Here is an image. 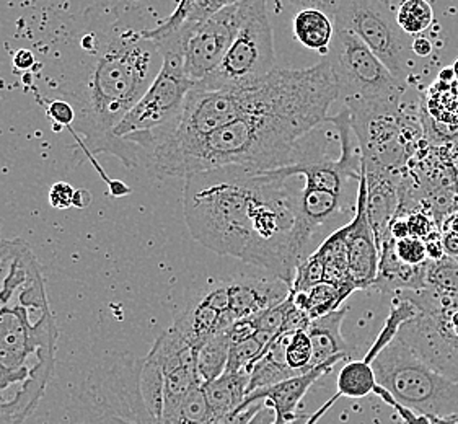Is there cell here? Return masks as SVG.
I'll return each instance as SVG.
<instances>
[{
    "mask_svg": "<svg viewBox=\"0 0 458 424\" xmlns=\"http://www.w3.org/2000/svg\"><path fill=\"white\" fill-rule=\"evenodd\" d=\"M230 340L227 332L216 333L198 350L196 369L202 386L220 377L229 360Z\"/></svg>",
    "mask_w": 458,
    "mask_h": 424,
    "instance_id": "obj_23",
    "label": "cell"
},
{
    "mask_svg": "<svg viewBox=\"0 0 458 424\" xmlns=\"http://www.w3.org/2000/svg\"><path fill=\"white\" fill-rule=\"evenodd\" d=\"M394 253H396V259L408 267H421L428 261L426 245L422 240L416 237L394 240Z\"/></svg>",
    "mask_w": 458,
    "mask_h": 424,
    "instance_id": "obj_30",
    "label": "cell"
},
{
    "mask_svg": "<svg viewBox=\"0 0 458 424\" xmlns=\"http://www.w3.org/2000/svg\"><path fill=\"white\" fill-rule=\"evenodd\" d=\"M366 170H402L426 142L421 120L402 100L344 103Z\"/></svg>",
    "mask_w": 458,
    "mask_h": 424,
    "instance_id": "obj_5",
    "label": "cell"
},
{
    "mask_svg": "<svg viewBox=\"0 0 458 424\" xmlns=\"http://www.w3.org/2000/svg\"><path fill=\"white\" fill-rule=\"evenodd\" d=\"M57 326L33 250L0 240V424H23L53 377Z\"/></svg>",
    "mask_w": 458,
    "mask_h": 424,
    "instance_id": "obj_2",
    "label": "cell"
},
{
    "mask_svg": "<svg viewBox=\"0 0 458 424\" xmlns=\"http://www.w3.org/2000/svg\"><path fill=\"white\" fill-rule=\"evenodd\" d=\"M162 55L142 31L121 30L103 43L71 105L73 131L92 152H113L111 134L144 97L162 69Z\"/></svg>",
    "mask_w": 458,
    "mask_h": 424,
    "instance_id": "obj_4",
    "label": "cell"
},
{
    "mask_svg": "<svg viewBox=\"0 0 458 424\" xmlns=\"http://www.w3.org/2000/svg\"><path fill=\"white\" fill-rule=\"evenodd\" d=\"M338 83L343 102L402 100L408 83L396 79L366 43L346 28L335 25L330 53L325 57Z\"/></svg>",
    "mask_w": 458,
    "mask_h": 424,
    "instance_id": "obj_10",
    "label": "cell"
},
{
    "mask_svg": "<svg viewBox=\"0 0 458 424\" xmlns=\"http://www.w3.org/2000/svg\"><path fill=\"white\" fill-rule=\"evenodd\" d=\"M92 203V194L89 193L87 190H75V196H73V208H87L89 204Z\"/></svg>",
    "mask_w": 458,
    "mask_h": 424,
    "instance_id": "obj_42",
    "label": "cell"
},
{
    "mask_svg": "<svg viewBox=\"0 0 458 424\" xmlns=\"http://www.w3.org/2000/svg\"><path fill=\"white\" fill-rule=\"evenodd\" d=\"M394 424H404V423H402V421H396V423Z\"/></svg>",
    "mask_w": 458,
    "mask_h": 424,
    "instance_id": "obj_47",
    "label": "cell"
},
{
    "mask_svg": "<svg viewBox=\"0 0 458 424\" xmlns=\"http://www.w3.org/2000/svg\"><path fill=\"white\" fill-rule=\"evenodd\" d=\"M426 284L436 294L458 299V261L444 257L437 261H428Z\"/></svg>",
    "mask_w": 458,
    "mask_h": 424,
    "instance_id": "obj_25",
    "label": "cell"
},
{
    "mask_svg": "<svg viewBox=\"0 0 458 424\" xmlns=\"http://www.w3.org/2000/svg\"><path fill=\"white\" fill-rule=\"evenodd\" d=\"M211 406L204 388L191 390L164 424H209L212 420Z\"/></svg>",
    "mask_w": 458,
    "mask_h": 424,
    "instance_id": "obj_27",
    "label": "cell"
},
{
    "mask_svg": "<svg viewBox=\"0 0 458 424\" xmlns=\"http://www.w3.org/2000/svg\"><path fill=\"white\" fill-rule=\"evenodd\" d=\"M454 72H455V81H457L458 85V61L455 63V65H454Z\"/></svg>",
    "mask_w": 458,
    "mask_h": 424,
    "instance_id": "obj_46",
    "label": "cell"
},
{
    "mask_svg": "<svg viewBox=\"0 0 458 424\" xmlns=\"http://www.w3.org/2000/svg\"><path fill=\"white\" fill-rule=\"evenodd\" d=\"M287 4H291L293 7H301L302 9H318L327 12L328 15H335V12L338 9L339 0H285Z\"/></svg>",
    "mask_w": 458,
    "mask_h": 424,
    "instance_id": "obj_35",
    "label": "cell"
},
{
    "mask_svg": "<svg viewBox=\"0 0 458 424\" xmlns=\"http://www.w3.org/2000/svg\"><path fill=\"white\" fill-rule=\"evenodd\" d=\"M457 261H458V259H457Z\"/></svg>",
    "mask_w": 458,
    "mask_h": 424,
    "instance_id": "obj_49",
    "label": "cell"
},
{
    "mask_svg": "<svg viewBox=\"0 0 458 424\" xmlns=\"http://www.w3.org/2000/svg\"><path fill=\"white\" fill-rule=\"evenodd\" d=\"M243 19L239 33L219 67L202 82L209 90H240L263 82L275 72L273 28L267 19L266 0H242Z\"/></svg>",
    "mask_w": 458,
    "mask_h": 424,
    "instance_id": "obj_9",
    "label": "cell"
},
{
    "mask_svg": "<svg viewBox=\"0 0 458 424\" xmlns=\"http://www.w3.org/2000/svg\"><path fill=\"white\" fill-rule=\"evenodd\" d=\"M377 386L376 372L372 364L364 360H352L343 366L339 370L336 387L339 397L364 398L374 394Z\"/></svg>",
    "mask_w": 458,
    "mask_h": 424,
    "instance_id": "obj_24",
    "label": "cell"
},
{
    "mask_svg": "<svg viewBox=\"0 0 458 424\" xmlns=\"http://www.w3.org/2000/svg\"><path fill=\"white\" fill-rule=\"evenodd\" d=\"M372 369L400 405L434 418L458 415V382L432 369L398 336L372 360Z\"/></svg>",
    "mask_w": 458,
    "mask_h": 424,
    "instance_id": "obj_6",
    "label": "cell"
},
{
    "mask_svg": "<svg viewBox=\"0 0 458 424\" xmlns=\"http://www.w3.org/2000/svg\"><path fill=\"white\" fill-rule=\"evenodd\" d=\"M198 350L180 333L170 330L158 336L140 368V394L157 424H164L183 398L201 380L196 369Z\"/></svg>",
    "mask_w": 458,
    "mask_h": 424,
    "instance_id": "obj_8",
    "label": "cell"
},
{
    "mask_svg": "<svg viewBox=\"0 0 458 424\" xmlns=\"http://www.w3.org/2000/svg\"><path fill=\"white\" fill-rule=\"evenodd\" d=\"M440 232L458 233V209L457 211L450 212L449 216L444 219L442 225H440Z\"/></svg>",
    "mask_w": 458,
    "mask_h": 424,
    "instance_id": "obj_43",
    "label": "cell"
},
{
    "mask_svg": "<svg viewBox=\"0 0 458 424\" xmlns=\"http://www.w3.org/2000/svg\"><path fill=\"white\" fill-rule=\"evenodd\" d=\"M344 317L346 309H339L336 312L315 318L309 325L307 333L310 336L313 348L312 368H317L325 360L336 356H344L346 360L352 358L356 350L343 338L341 333Z\"/></svg>",
    "mask_w": 458,
    "mask_h": 424,
    "instance_id": "obj_16",
    "label": "cell"
},
{
    "mask_svg": "<svg viewBox=\"0 0 458 424\" xmlns=\"http://www.w3.org/2000/svg\"><path fill=\"white\" fill-rule=\"evenodd\" d=\"M293 35L302 47L327 57L335 38V20L323 10H299L293 19Z\"/></svg>",
    "mask_w": 458,
    "mask_h": 424,
    "instance_id": "obj_18",
    "label": "cell"
},
{
    "mask_svg": "<svg viewBox=\"0 0 458 424\" xmlns=\"http://www.w3.org/2000/svg\"><path fill=\"white\" fill-rule=\"evenodd\" d=\"M158 51L164 63L156 81L111 134V156H116L126 166L139 164L138 156L129 148V142L172 124L180 116L188 93L196 85L184 74L182 55L172 49Z\"/></svg>",
    "mask_w": 458,
    "mask_h": 424,
    "instance_id": "obj_7",
    "label": "cell"
},
{
    "mask_svg": "<svg viewBox=\"0 0 458 424\" xmlns=\"http://www.w3.org/2000/svg\"><path fill=\"white\" fill-rule=\"evenodd\" d=\"M263 405H265V400H259V402L250 403V405L242 403L233 411L224 413V415L212 416L209 424H247L263 408Z\"/></svg>",
    "mask_w": 458,
    "mask_h": 424,
    "instance_id": "obj_32",
    "label": "cell"
},
{
    "mask_svg": "<svg viewBox=\"0 0 458 424\" xmlns=\"http://www.w3.org/2000/svg\"><path fill=\"white\" fill-rule=\"evenodd\" d=\"M293 333L277 335L275 340L269 343V346L263 351L261 358L253 364V368L250 369L247 395L251 392H257L259 388L271 387L283 380L299 376L289 368L285 360V350Z\"/></svg>",
    "mask_w": 458,
    "mask_h": 424,
    "instance_id": "obj_17",
    "label": "cell"
},
{
    "mask_svg": "<svg viewBox=\"0 0 458 424\" xmlns=\"http://www.w3.org/2000/svg\"><path fill=\"white\" fill-rule=\"evenodd\" d=\"M364 170L367 180V216L376 235L377 247L390 237L388 227L394 221L402 198V182L408 166L402 170Z\"/></svg>",
    "mask_w": 458,
    "mask_h": 424,
    "instance_id": "obj_14",
    "label": "cell"
},
{
    "mask_svg": "<svg viewBox=\"0 0 458 424\" xmlns=\"http://www.w3.org/2000/svg\"><path fill=\"white\" fill-rule=\"evenodd\" d=\"M442 247L447 257L458 259V233L442 232Z\"/></svg>",
    "mask_w": 458,
    "mask_h": 424,
    "instance_id": "obj_38",
    "label": "cell"
},
{
    "mask_svg": "<svg viewBox=\"0 0 458 424\" xmlns=\"http://www.w3.org/2000/svg\"><path fill=\"white\" fill-rule=\"evenodd\" d=\"M333 20L360 38L396 79L408 83L416 67L412 39L398 25L390 2L339 0Z\"/></svg>",
    "mask_w": 458,
    "mask_h": 424,
    "instance_id": "obj_11",
    "label": "cell"
},
{
    "mask_svg": "<svg viewBox=\"0 0 458 424\" xmlns=\"http://www.w3.org/2000/svg\"><path fill=\"white\" fill-rule=\"evenodd\" d=\"M35 64V55L30 49H20L13 55V65L19 71H28L30 67Z\"/></svg>",
    "mask_w": 458,
    "mask_h": 424,
    "instance_id": "obj_39",
    "label": "cell"
},
{
    "mask_svg": "<svg viewBox=\"0 0 458 424\" xmlns=\"http://www.w3.org/2000/svg\"><path fill=\"white\" fill-rule=\"evenodd\" d=\"M396 21L408 37H421L434 21V10L428 0H404L396 10Z\"/></svg>",
    "mask_w": 458,
    "mask_h": 424,
    "instance_id": "obj_26",
    "label": "cell"
},
{
    "mask_svg": "<svg viewBox=\"0 0 458 424\" xmlns=\"http://www.w3.org/2000/svg\"><path fill=\"white\" fill-rule=\"evenodd\" d=\"M358 182L356 216L348 225H344V239L348 250L349 277L358 291H366L376 284L380 251L367 216V180L362 168Z\"/></svg>",
    "mask_w": 458,
    "mask_h": 424,
    "instance_id": "obj_13",
    "label": "cell"
},
{
    "mask_svg": "<svg viewBox=\"0 0 458 424\" xmlns=\"http://www.w3.org/2000/svg\"><path fill=\"white\" fill-rule=\"evenodd\" d=\"M243 19L242 0L201 21H184L165 37L152 39L158 49H172L183 59L184 74L199 83L219 67L239 33Z\"/></svg>",
    "mask_w": 458,
    "mask_h": 424,
    "instance_id": "obj_12",
    "label": "cell"
},
{
    "mask_svg": "<svg viewBox=\"0 0 458 424\" xmlns=\"http://www.w3.org/2000/svg\"><path fill=\"white\" fill-rule=\"evenodd\" d=\"M344 360H346L344 356L331 358L320 366H317L315 369L309 370L307 374L287 378L271 387L259 388L257 392H251L247 395L243 403L250 405L259 400H265L266 405L275 410L276 424H295L302 418L297 415V406L302 402L305 394L321 376L330 372L335 368V364Z\"/></svg>",
    "mask_w": 458,
    "mask_h": 424,
    "instance_id": "obj_15",
    "label": "cell"
},
{
    "mask_svg": "<svg viewBox=\"0 0 458 424\" xmlns=\"http://www.w3.org/2000/svg\"><path fill=\"white\" fill-rule=\"evenodd\" d=\"M183 211L206 249L265 267L293 242L299 191L273 170L219 166L184 178Z\"/></svg>",
    "mask_w": 458,
    "mask_h": 424,
    "instance_id": "obj_1",
    "label": "cell"
},
{
    "mask_svg": "<svg viewBox=\"0 0 458 424\" xmlns=\"http://www.w3.org/2000/svg\"><path fill=\"white\" fill-rule=\"evenodd\" d=\"M439 81L444 83L457 82V81H455L454 67H450V69H444V71L439 74Z\"/></svg>",
    "mask_w": 458,
    "mask_h": 424,
    "instance_id": "obj_45",
    "label": "cell"
},
{
    "mask_svg": "<svg viewBox=\"0 0 458 424\" xmlns=\"http://www.w3.org/2000/svg\"><path fill=\"white\" fill-rule=\"evenodd\" d=\"M247 424H276L275 410L265 403L263 408Z\"/></svg>",
    "mask_w": 458,
    "mask_h": 424,
    "instance_id": "obj_41",
    "label": "cell"
},
{
    "mask_svg": "<svg viewBox=\"0 0 458 424\" xmlns=\"http://www.w3.org/2000/svg\"><path fill=\"white\" fill-rule=\"evenodd\" d=\"M313 348L310 336L307 330H299L291 335V340L285 350V360L289 364V368L301 374H307L309 370L315 369L312 368Z\"/></svg>",
    "mask_w": 458,
    "mask_h": 424,
    "instance_id": "obj_28",
    "label": "cell"
},
{
    "mask_svg": "<svg viewBox=\"0 0 458 424\" xmlns=\"http://www.w3.org/2000/svg\"><path fill=\"white\" fill-rule=\"evenodd\" d=\"M424 245H426L428 259L437 261V259H442L445 257V251H444V247H442V233H437V235H434L431 239L426 240Z\"/></svg>",
    "mask_w": 458,
    "mask_h": 424,
    "instance_id": "obj_36",
    "label": "cell"
},
{
    "mask_svg": "<svg viewBox=\"0 0 458 424\" xmlns=\"http://www.w3.org/2000/svg\"><path fill=\"white\" fill-rule=\"evenodd\" d=\"M388 233H390V237L394 240H403L406 239V237H410V229H408L406 217L396 216L394 221L390 222Z\"/></svg>",
    "mask_w": 458,
    "mask_h": 424,
    "instance_id": "obj_37",
    "label": "cell"
},
{
    "mask_svg": "<svg viewBox=\"0 0 458 424\" xmlns=\"http://www.w3.org/2000/svg\"><path fill=\"white\" fill-rule=\"evenodd\" d=\"M386 2H390V0H386Z\"/></svg>",
    "mask_w": 458,
    "mask_h": 424,
    "instance_id": "obj_48",
    "label": "cell"
},
{
    "mask_svg": "<svg viewBox=\"0 0 458 424\" xmlns=\"http://www.w3.org/2000/svg\"><path fill=\"white\" fill-rule=\"evenodd\" d=\"M47 116L53 120L55 124L71 126L75 121V110L67 100H55L47 108Z\"/></svg>",
    "mask_w": 458,
    "mask_h": 424,
    "instance_id": "obj_34",
    "label": "cell"
},
{
    "mask_svg": "<svg viewBox=\"0 0 458 424\" xmlns=\"http://www.w3.org/2000/svg\"><path fill=\"white\" fill-rule=\"evenodd\" d=\"M434 51L431 41L428 38L418 37L412 39V53L418 57H429Z\"/></svg>",
    "mask_w": 458,
    "mask_h": 424,
    "instance_id": "obj_40",
    "label": "cell"
},
{
    "mask_svg": "<svg viewBox=\"0 0 458 424\" xmlns=\"http://www.w3.org/2000/svg\"><path fill=\"white\" fill-rule=\"evenodd\" d=\"M325 281V267L320 259L313 253L303 259L302 263L295 269L291 293H302L309 291L310 287L317 286Z\"/></svg>",
    "mask_w": 458,
    "mask_h": 424,
    "instance_id": "obj_29",
    "label": "cell"
},
{
    "mask_svg": "<svg viewBox=\"0 0 458 424\" xmlns=\"http://www.w3.org/2000/svg\"><path fill=\"white\" fill-rule=\"evenodd\" d=\"M250 374L242 372H224L220 377L204 384V394L211 406L212 415L219 416L239 408L247 397Z\"/></svg>",
    "mask_w": 458,
    "mask_h": 424,
    "instance_id": "obj_19",
    "label": "cell"
},
{
    "mask_svg": "<svg viewBox=\"0 0 458 424\" xmlns=\"http://www.w3.org/2000/svg\"><path fill=\"white\" fill-rule=\"evenodd\" d=\"M110 185L113 196H126V194L131 193V190H129L128 186L124 185V183H121V182H110Z\"/></svg>",
    "mask_w": 458,
    "mask_h": 424,
    "instance_id": "obj_44",
    "label": "cell"
},
{
    "mask_svg": "<svg viewBox=\"0 0 458 424\" xmlns=\"http://www.w3.org/2000/svg\"><path fill=\"white\" fill-rule=\"evenodd\" d=\"M406 222H408V229H410V237H416V239L426 242L431 239L437 233H442L439 225L434 221L429 212L426 211H412L406 216Z\"/></svg>",
    "mask_w": 458,
    "mask_h": 424,
    "instance_id": "obj_31",
    "label": "cell"
},
{
    "mask_svg": "<svg viewBox=\"0 0 458 424\" xmlns=\"http://www.w3.org/2000/svg\"><path fill=\"white\" fill-rule=\"evenodd\" d=\"M73 196H75V190L72 186L65 182H59L49 190V204L55 209H69L73 206Z\"/></svg>",
    "mask_w": 458,
    "mask_h": 424,
    "instance_id": "obj_33",
    "label": "cell"
},
{
    "mask_svg": "<svg viewBox=\"0 0 458 424\" xmlns=\"http://www.w3.org/2000/svg\"><path fill=\"white\" fill-rule=\"evenodd\" d=\"M325 267V281L336 286H354L349 277L348 250L344 239V227L333 232L315 251ZM358 291V289H356Z\"/></svg>",
    "mask_w": 458,
    "mask_h": 424,
    "instance_id": "obj_21",
    "label": "cell"
},
{
    "mask_svg": "<svg viewBox=\"0 0 458 424\" xmlns=\"http://www.w3.org/2000/svg\"><path fill=\"white\" fill-rule=\"evenodd\" d=\"M418 314H420L418 307L412 304L406 295L402 294V293H394L392 307H390V314L386 317V323L378 333L376 342L372 343V346L369 348L366 356L362 360L369 362V364H372V360H376L377 356L398 336V333L402 330L404 323L410 322Z\"/></svg>",
    "mask_w": 458,
    "mask_h": 424,
    "instance_id": "obj_22",
    "label": "cell"
},
{
    "mask_svg": "<svg viewBox=\"0 0 458 424\" xmlns=\"http://www.w3.org/2000/svg\"><path fill=\"white\" fill-rule=\"evenodd\" d=\"M328 106L271 103L265 110L247 114L216 131L172 157L150 166L157 178H186L193 174L242 165L257 170H279L315 157L320 150L302 139L328 121Z\"/></svg>",
    "mask_w": 458,
    "mask_h": 424,
    "instance_id": "obj_3",
    "label": "cell"
},
{
    "mask_svg": "<svg viewBox=\"0 0 458 424\" xmlns=\"http://www.w3.org/2000/svg\"><path fill=\"white\" fill-rule=\"evenodd\" d=\"M354 291L356 287L336 286L323 281L320 284L310 287L309 291L291 293V295H293V304L302 309L303 312H307L309 317L315 320L343 309L341 305L344 304V301Z\"/></svg>",
    "mask_w": 458,
    "mask_h": 424,
    "instance_id": "obj_20",
    "label": "cell"
}]
</instances>
